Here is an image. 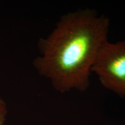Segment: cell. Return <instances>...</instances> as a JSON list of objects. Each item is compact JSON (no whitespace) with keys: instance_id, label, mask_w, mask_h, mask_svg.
<instances>
[{"instance_id":"6da1fadb","label":"cell","mask_w":125,"mask_h":125,"mask_svg":"<svg viewBox=\"0 0 125 125\" xmlns=\"http://www.w3.org/2000/svg\"><path fill=\"white\" fill-rule=\"evenodd\" d=\"M109 19L93 9H79L60 17L52 31L38 43L33 65L56 91L85 92L100 46L108 40Z\"/></svg>"},{"instance_id":"7a4b0ae2","label":"cell","mask_w":125,"mask_h":125,"mask_svg":"<svg viewBox=\"0 0 125 125\" xmlns=\"http://www.w3.org/2000/svg\"><path fill=\"white\" fill-rule=\"evenodd\" d=\"M107 89L125 96V40L106 41L98 50L91 68Z\"/></svg>"},{"instance_id":"3957f363","label":"cell","mask_w":125,"mask_h":125,"mask_svg":"<svg viewBox=\"0 0 125 125\" xmlns=\"http://www.w3.org/2000/svg\"><path fill=\"white\" fill-rule=\"evenodd\" d=\"M7 114V105L4 100L0 96V125H4Z\"/></svg>"}]
</instances>
